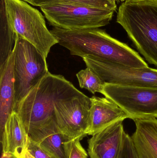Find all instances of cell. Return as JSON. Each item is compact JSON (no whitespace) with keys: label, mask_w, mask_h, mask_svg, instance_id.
<instances>
[{"label":"cell","mask_w":157,"mask_h":158,"mask_svg":"<svg viewBox=\"0 0 157 158\" xmlns=\"http://www.w3.org/2000/svg\"><path fill=\"white\" fill-rule=\"evenodd\" d=\"M117 22L146 60L157 67V0H125Z\"/></svg>","instance_id":"3957f363"},{"label":"cell","mask_w":157,"mask_h":158,"mask_svg":"<svg viewBox=\"0 0 157 158\" xmlns=\"http://www.w3.org/2000/svg\"><path fill=\"white\" fill-rule=\"evenodd\" d=\"M13 158H15V157H14H14H13Z\"/></svg>","instance_id":"d4e9b609"},{"label":"cell","mask_w":157,"mask_h":158,"mask_svg":"<svg viewBox=\"0 0 157 158\" xmlns=\"http://www.w3.org/2000/svg\"><path fill=\"white\" fill-rule=\"evenodd\" d=\"M28 135L15 111L7 120L1 136L2 153H11L16 158H24L27 151Z\"/></svg>","instance_id":"7c38bea8"},{"label":"cell","mask_w":157,"mask_h":158,"mask_svg":"<svg viewBox=\"0 0 157 158\" xmlns=\"http://www.w3.org/2000/svg\"><path fill=\"white\" fill-rule=\"evenodd\" d=\"M131 137L138 158H157V118L135 120Z\"/></svg>","instance_id":"4fadbf2b"},{"label":"cell","mask_w":157,"mask_h":158,"mask_svg":"<svg viewBox=\"0 0 157 158\" xmlns=\"http://www.w3.org/2000/svg\"><path fill=\"white\" fill-rule=\"evenodd\" d=\"M118 158H138L131 137L124 133L122 147Z\"/></svg>","instance_id":"ffe728a7"},{"label":"cell","mask_w":157,"mask_h":158,"mask_svg":"<svg viewBox=\"0 0 157 158\" xmlns=\"http://www.w3.org/2000/svg\"><path fill=\"white\" fill-rule=\"evenodd\" d=\"M68 141L59 131L51 134L42 139L39 143L41 148L53 158H67L65 142Z\"/></svg>","instance_id":"e0dca14e"},{"label":"cell","mask_w":157,"mask_h":158,"mask_svg":"<svg viewBox=\"0 0 157 158\" xmlns=\"http://www.w3.org/2000/svg\"><path fill=\"white\" fill-rule=\"evenodd\" d=\"M14 156L12 154L8 152H5L2 154L1 158H13Z\"/></svg>","instance_id":"7402d4cb"},{"label":"cell","mask_w":157,"mask_h":158,"mask_svg":"<svg viewBox=\"0 0 157 158\" xmlns=\"http://www.w3.org/2000/svg\"><path fill=\"white\" fill-rule=\"evenodd\" d=\"M9 20L16 34L35 46L45 58L51 48L58 44L49 30L45 17L22 0H6Z\"/></svg>","instance_id":"277c9868"},{"label":"cell","mask_w":157,"mask_h":158,"mask_svg":"<svg viewBox=\"0 0 157 158\" xmlns=\"http://www.w3.org/2000/svg\"><path fill=\"white\" fill-rule=\"evenodd\" d=\"M86 65L105 82L157 87V69L135 68L112 64L90 56L83 57Z\"/></svg>","instance_id":"9c48e42d"},{"label":"cell","mask_w":157,"mask_h":158,"mask_svg":"<svg viewBox=\"0 0 157 158\" xmlns=\"http://www.w3.org/2000/svg\"><path fill=\"white\" fill-rule=\"evenodd\" d=\"M110 2H112L113 3L115 4H116V2H124L125 0H109Z\"/></svg>","instance_id":"cb8c5ba5"},{"label":"cell","mask_w":157,"mask_h":158,"mask_svg":"<svg viewBox=\"0 0 157 158\" xmlns=\"http://www.w3.org/2000/svg\"><path fill=\"white\" fill-rule=\"evenodd\" d=\"M16 35L9 20L6 0H0V68L13 53Z\"/></svg>","instance_id":"9a60e30c"},{"label":"cell","mask_w":157,"mask_h":158,"mask_svg":"<svg viewBox=\"0 0 157 158\" xmlns=\"http://www.w3.org/2000/svg\"><path fill=\"white\" fill-rule=\"evenodd\" d=\"M79 138L65 142L67 158H88V153L80 143Z\"/></svg>","instance_id":"d6986e66"},{"label":"cell","mask_w":157,"mask_h":158,"mask_svg":"<svg viewBox=\"0 0 157 158\" xmlns=\"http://www.w3.org/2000/svg\"><path fill=\"white\" fill-rule=\"evenodd\" d=\"M13 56L14 111L20 101L49 71L44 56L33 44L17 35Z\"/></svg>","instance_id":"5b68a950"},{"label":"cell","mask_w":157,"mask_h":158,"mask_svg":"<svg viewBox=\"0 0 157 158\" xmlns=\"http://www.w3.org/2000/svg\"><path fill=\"white\" fill-rule=\"evenodd\" d=\"M58 44L72 55L90 56L112 64L135 68L148 67L138 52L99 28L50 30Z\"/></svg>","instance_id":"7a4b0ae2"},{"label":"cell","mask_w":157,"mask_h":158,"mask_svg":"<svg viewBox=\"0 0 157 158\" xmlns=\"http://www.w3.org/2000/svg\"><path fill=\"white\" fill-rule=\"evenodd\" d=\"M33 6H43L56 4H72L104 8L116 11L117 5L109 0H22Z\"/></svg>","instance_id":"2e32d148"},{"label":"cell","mask_w":157,"mask_h":158,"mask_svg":"<svg viewBox=\"0 0 157 158\" xmlns=\"http://www.w3.org/2000/svg\"><path fill=\"white\" fill-rule=\"evenodd\" d=\"M24 158H34L28 153V152L27 151L26 153V155H25V156Z\"/></svg>","instance_id":"603a6c76"},{"label":"cell","mask_w":157,"mask_h":158,"mask_svg":"<svg viewBox=\"0 0 157 158\" xmlns=\"http://www.w3.org/2000/svg\"><path fill=\"white\" fill-rule=\"evenodd\" d=\"M0 134L4 131L6 123L14 111L15 91L13 52L5 64L0 68Z\"/></svg>","instance_id":"5bb4252c"},{"label":"cell","mask_w":157,"mask_h":158,"mask_svg":"<svg viewBox=\"0 0 157 158\" xmlns=\"http://www.w3.org/2000/svg\"><path fill=\"white\" fill-rule=\"evenodd\" d=\"M123 122L114 123L92 135L88 142L90 158H118L125 131Z\"/></svg>","instance_id":"30bf717a"},{"label":"cell","mask_w":157,"mask_h":158,"mask_svg":"<svg viewBox=\"0 0 157 158\" xmlns=\"http://www.w3.org/2000/svg\"><path fill=\"white\" fill-rule=\"evenodd\" d=\"M45 18L53 27L67 30L99 28L109 24L115 11L72 4L41 7Z\"/></svg>","instance_id":"52a82bcc"},{"label":"cell","mask_w":157,"mask_h":158,"mask_svg":"<svg viewBox=\"0 0 157 158\" xmlns=\"http://www.w3.org/2000/svg\"><path fill=\"white\" fill-rule=\"evenodd\" d=\"M91 98L75 87L58 99L55 105L56 124L67 140L88 135L90 130Z\"/></svg>","instance_id":"8992f818"},{"label":"cell","mask_w":157,"mask_h":158,"mask_svg":"<svg viewBox=\"0 0 157 158\" xmlns=\"http://www.w3.org/2000/svg\"><path fill=\"white\" fill-rule=\"evenodd\" d=\"M90 98L92 105L88 135H94L114 123L129 118L122 109L108 98L93 96Z\"/></svg>","instance_id":"8fae6325"},{"label":"cell","mask_w":157,"mask_h":158,"mask_svg":"<svg viewBox=\"0 0 157 158\" xmlns=\"http://www.w3.org/2000/svg\"><path fill=\"white\" fill-rule=\"evenodd\" d=\"M27 151L34 158H53L41 148L38 143L29 139Z\"/></svg>","instance_id":"44dd1931"},{"label":"cell","mask_w":157,"mask_h":158,"mask_svg":"<svg viewBox=\"0 0 157 158\" xmlns=\"http://www.w3.org/2000/svg\"><path fill=\"white\" fill-rule=\"evenodd\" d=\"M79 85L95 94L96 93L102 94L105 82L96 72L87 67L80 70L76 75Z\"/></svg>","instance_id":"ac0fdd59"},{"label":"cell","mask_w":157,"mask_h":158,"mask_svg":"<svg viewBox=\"0 0 157 158\" xmlns=\"http://www.w3.org/2000/svg\"><path fill=\"white\" fill-rule=\"evenodd\" d=\"M74 87L63 76L49 72L20 101L14 111L29 139L39 143L59 131L55 118L56 102Z\"/></svg>","instance_id":"6da1fadb"},{"label":"cell","mask_w":157,"mask_h":158,"mask_svg":"<svg viewBox=\"0 0 157 158\" xmlns=\"http://www.w3.org/2000/svg\"><path fill=\"white\" fill-rule=\"evenodd\" d=\"M101 94L116 103L133 120L157 118V87L105 82Z\"/></svg>","instance_id":"ba28073f"}]
</instances>
